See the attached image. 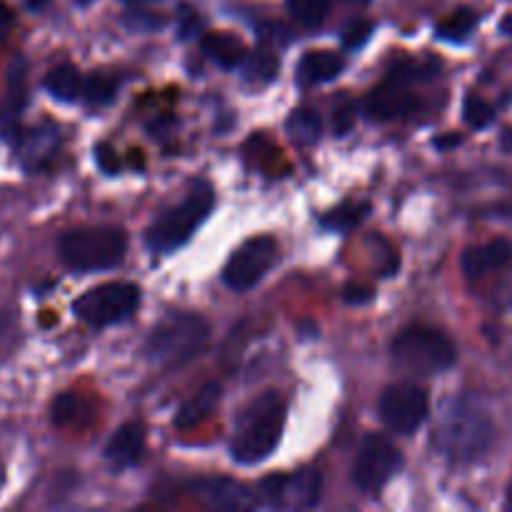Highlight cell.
<instances>
[{
  "label": "cell",
  "mask_w": 512,
  "mask_h": 512,
  "mask_svg": "<svg viewBox=\"0 0 512 512\" xmlns=\"http://www.w3.org/2000/svg\"><path fill=\"white\" fill-rule=\"evenodd\" d=\"M415 108H418V100L413 98V93H408L403 80L395 78L378 85V88L363 100L365 115H368L370 120H378V123L405 118V115L415 113Z\"/></svg>",
  "instance_id": "7c38bea8"
},
{
  "label": "cell",
  "mask_w": 512,
  "mask_h": 512,
  "mask_svg": "<svg viewBox=\"0 0 512 512\" xmlns=\"http://www.w3.org/2000/svg\"><path fill=\"white\" fill-rule=\"evenodd\" d=\"M285 428V403L278 393L268 390L245 408L235 425L230 455L240 465H258L273 455Z\"/></svg>",
  "instance_id": "6da1fadb"
},
{
  "label": "cell",
  "mask_w": 512,
  "mask_h": 512,
  "mask_svg": "<svg viewBox=\"0 0 512 512\" xmlns=\"http://www.w3.org/2000/svg\"><path fill=\"white\" fill-rule=\"evenodd\" d=\"M240 65H243L245 80H248V83H255V85L273 83L275 75H278V70H280L278 55L268 48H260V50H255V53L245 55V60Z\"/></svg>",
  "instance_id": "7402d4cb"
},
{
  "label": "cell",
  "mask_w": 512,
  "mask_h": 512,
  "mask_svg": "<svg viewBox=\"0 0 512 512\" xmlns=\"http://www.w3.org/2000/svg\"><path fill=\"white\" fill-rule=\"evenodd\" d=\"M200 48L208 55V60H213L215 65H220L225 70L238 68L245 60V55H248L243 40L230 33H208L200 40Z\"/></svg>",
  "instance_id": "e0dca14e"
},
{
  "label": "cell",
  "mask_w": 512,
  "mask_h": 512,
  "mask_svg": "<svg viewBox=\"0 0 512 512\" xmlns=\"http://www.w3.org/2000/svg\"><path fill=\"white\" fill-rule=\"evenodd\" d=\"M463 118L468 120L470 128H485V125L493 123L495 118L493 105L485 103V100L478 98V95H470L463 105Z\"/></svg>",
  "instance_id": "f1b7e54d"
},
{
  "label": "cell",
  "mask_w": 512,
  "mask_h": 512,
  "mask_svg": "<svg viewBox=\"0 0 512 512\" xmlns=\"http://www.w3.org/2000/svg\"><path fill=\"white\" fill-rule=\"evenodd\" d=\"M195 28H198V15H195L190 8H183V13H180V38L193 35Z\"/></svg>",
  "instance_id": "836d02e7"
},
{
  "label": "cell",
  "mask_w": 512,
  "mask_h": 512,
  "mask_svg": "<svg viewBox=\"0 0 512 512\" xmlns=\"http://www.w3.org/2000/svg\"><path fill=\"white\" fill-rule=\"evenodd\" d=\"M213 203L215 193L210 183L208 180H198L183 203L170 208L168 213H163L150 225L148 233H145V245L160 255H168L173 250L183 248L193 238L195 230L205 223V218L213 210Z\"/></svg>",
  "instance_id": "277c9868"
},
{
  "label": "cell",
  "mask_w": 512,
  "mask_h": 512,
  "mask_svg": "<svg viewBox=\"0 0 512 512\" xmlns=\"http://www.w3.org/2000/svg\"><path fill=\"white\" fill-rule=\"evenodd\" d=\"M83 95L90 105L95 108H103V105H110L118 95V83L108 75H93L88 83H83Z\"/></svg>",
  "instance_id": "83f0119b"
},
{
  "label": "cell",
  "mask_w": 512,
  "mask_h": 512,
  "mask_svg": "<svg viewBox=\"0 0 512 512\" xmlns=\"http://www.w3.org/2000/svg\"><path fill=\"white\" fill-rule=\"evenodd\" d=\"M193 493L203 498L210 508L218 510H253L258 505L253 490L228 478H208L193 483Z\"/></svg>",
  "instance_id": "4fadbf2b"
},
{
  "label": "cell",
  "mask_w": 512,
  "mask_h": 512,
  "mask_svg": "<svg viewBox=\"0 0 512 512\" xmlns=\"http://www.w3.org/2000/svg\"><path fill=\"white\" fill-rule=\"evenodd\" d=\"M493 440L495 428L490 418L468 400H455L445 408L438 435H435L440 453L448 455L455 463H473L483 458Z\"/></svg>",
  "instance_id": "7a4b0ae2"
},
{
  "label": "cell",
  "mask_w": 512,
  "mask_h": 512,
  "mask_svg": "<svg viewBox=\"0 0 512 512\" xmlns=\"http://www.w3.org/2000/svg\"><path fill=\"white\" fill-rule=\"evenodd\" d=\"M140 288L133 283H105L90 288L73 303L75 315L93 328L123 323L138 310Z\"/></svg>",
  "instance_id": "52a82bcc"
},
{
  "label": "cell",
  "mask_w": 512,
  "mask_h": 512,
  "mask_svg": "<svg viewBox=\"0 0 512 512\" xmlns=\"http://www.w3.org/2000/svg\"><path fill=\"white\" fill-rule=\"evenodd\" d=\"M95 160H98V168L103 170L105 175H115L120 170L118 155L113 153V148H110L108 143H100L98 148H95Z\"/></svg>",
  "instance_id": "1f68e13d"
},
{
  "label": "cell",
  "mask_w": 512,
  "mask_h": 512,
  "mask_svg": "<svg viewBox=\"0 0 512 512\" xmlns=\"http://www.w3.org/2000/svg\"><path fill=\"white\" fill-rule=\"evenodd\" d=\"M128 238L120 228H80L68 230L58 240V255L68 268L78 273H98L123 263Z\"/></svg>",
  "instance_id": "5b68a950"
},
{
  "label": "cell",
  "mask_w": 512,
  "mask_h": 512,
  "mask_svg": "<svg viewBox=\"0 0 512 512\" xmlns=\"http://www.w3.org/2000/svg\"><path fill=\"white\" fill-rule=\"evenodd\" d=\"M285 130H288L290 140L295 145H303V148H310L320 140L323 135V120L315 110L310 108H298L288 115V123H285Z\"/></svg>",
  "instance_id": "ffe728a7"
},
{
  "label": "cell",
  "mask_w": 512,
  "mask_h": 512,
  "mask_svg": "<svg viewBox=\"0 0 512 512\" xmlns=\"http://www.w3.org/2000/svg\"><path fill=\"white\" fill-rule=\"evenodd\" d=\"M285 3H288L290 15L308 28H318L330 8V0H285Z\"/></svg>",
  "instance_id": "4316f807"
},
{
  "label": "cell",
  "mask_w": 512,
  "mask_h": 512,
  "mask_svg": "<svg viewBox=\"0 0 512 512\" xmlns=\"http://www.w3.org/2000/svg\"><path fill=\"white\" fill-rule=\"evenodd\" d=\"M258 493L280 508L308 510L320 503L323 475L315 468H303L295 475H270L258 485Z\"/></svg>",
  "instance_id": "8fae6325"
},
{
  "label": "cell",
  "mask_w": 512,
  "mask_h": 512,
  "mask_svg": "<svg viewBox=\"0 0 512 512\" xmlns=\"http://www.w3.org/2000/svg\"><path fill=\"white\" fill-rule=\"evenodd\" d=\"M378 413L390 433L413 435L428 418V395L415 383L388 385L378 400Z\"/></svg>",
  "instance_id": "9c48e42d"
},
{
  "label": "cell",
  "mask_w": 512,
  "mask_h": 512,
  "mask_svg": "<svg viewBox=\"0 0 512 512\" xmlns=\"http://www.w3.org/2000/svg\"><path fill=\"white\" fill-rule=\"evenodd\" d=\"M25 75H28V63H25V58H13V63H10L8 68V98H5V115H8L10 120H18L20 110L25 108V100H28V95H25Z\"/></svg>",
  "instance_id": "603a6c76"
},
{
  "label": "cell",
  "mask_w": 512,
  "mask_h": 512,
  "mask_svg": "<svg viewBox=\"0 0 512 512\" xmlns=\"http://www.w3.org/2000/svg\"><path fill=\"white\" fill-rule=\"evenodd\" d=\"M275 255H278V243H275V238H270V235L250 238L248 243H243L235 250L233 258L225 265V285H228L230 290H235V293L255 288V285L263 280V275L270 270Z\"/></svg>",
  "instance_id": "30bf717a"
},
{
  "label": "cell",
  "mask_w": 512,
  "mask_h": 512,
  "mask_svg": "<svg viewBox=\"0 0 512 512\" xmlns=\"http://www.w3.org/2000/svg\"><path fill=\"white\" fill-rule=\"evenodd\" d=\"M393 363L398 368L408 370L415 375H440L453 368L455 345L440 330L428 328V325H410L390 345Z\"/></svg>",
  "instance_id": "8992f818"
},
{
  "label": "cell",
  "mask_w": 512,
  "mask_h": 512,
  "mask_svg": "<svg viewBox=\"0 0 512 512\" xmlns=\"http://www.w3.org/2000/svg\"><path fill=\"white\" fill-rule=\"evenodd\" d=\"M403 468V453L385 435H368L353 463V483L363 493H378Z\"/></svg>",
  "instance_id": "ba28073f"
},
{
  "label": "cell",
  "mask_w": 512,
  "mask_h": 512,
  "mask_svg": "<svg viewBox=\"0 0 512 512\" xmlns=\"http://www.w3.org/2000/svg\"><path fill=\"white\" fill-rule=\"evenodd\" d=\"M45 90L53 95L55 100H63V103H73L83 95V78H80V70L70 63L55 65L53 70L45 78Z\"/></svg>",
  "instance_id": "d6986e66"
},
{
  "label": "cell",
  "mask_w": 512,
  "mask_h": 512,
  "mask_svg": "<svg viewBox=\"0 0 512 512\" xmlns=\"http://www.w3.org/2000/svg\"><path fill=\"white\" fill-rule=\"evenodd\" d=\"M460 135H448V138H438L435 140V148H440V150H445V148H453V145H458L460 143Z\"/></svg>",
  "instance_id": "d590c367"
},
{
  "label": "cell",
  "mask_w": 512,
  "mask_h": 512,
  "mask_svg": "<svg viewBox=\"0 0 512 512\" xmlns=\"http://www.w3.org/2000/svg\"><path fill=\"white\" fill-rule=\"evenodd\" d=\"M348 3H358V5H365V3H368V0H348Z\"/></svg>",
  "instance_id": "ab89813d"
},
{
  "label": "cell",
  "mask_w": 512,
  "mask_h": 512,
  "mask_svg": "<svg viewBox=\"0 0 512 512\" xmlns=\"http://www.w3.org/2000/svg\"><path fill=\"white\" fill-rule=\"evenodd\" d=\"M210 338V325L200 315L170 313L148 335L145 355L158 368H180L190 363Z\"/></svg>",
  "instance_id": "3957f363"
},
{
  "label": "cell",
  "mask_w": 512,
  "mask_h": 512,
  "mask_svg": "<svg viewBox=\"0 0 512 512\" xmlns=\"http://www.w3.org/2000/svg\"><path fill=\"white\" fill-rule=\"evenodd\" d=\"M125 23H128V25H133V28H140V25H143V13L133 15V18H128V20H125ZM155 25H160V20L150 18V20H148V28H155Z\"/></svg>",
  "instance_id": "8d00e7d4"
},
{
  "label": "cell",
  "mask_w": 512,
  "mask_h": 512,
  "mask_svg": "<svg viewBox=\"0 0 512 512\" xmlns=\"http://www.w3.org/2000/svg\"><path fill=\"white\" fill-rule=\"evenodd\" d=\"M512 260V243L505 238H495L485 245H475V248H468L463 253V273L465 278L480 280L485 275L495 273V270L505 268Z\"/></svg>",
  "instance_id": "5bb4252c"
},
{
  "label": "cell",
  "mask_w": 512,
  "mask_h": 512,
  "mask_svg": "<svg viewBox=\"0 0 512 512\" xmlns=\"http://www.w3.org/2000/svg\"><path fill=\"white\" fill-rule=\"evenodd\" d=\"M220 400V385L218 383H208L178 410V418H175V428L180 430H190L195 428L198 423H203L210 413L215 410Z\"/></svg>",
  "instance_id": "ac0fdd59"
},
{
  "label": "cell",
  "mask_w": 512,
  "mask_h": 512,
  "mask_svg": "<svg viewBox=\"0 0 512 512\" xmlns=\"http://www.w3.org/2000/svg\"><path fill=\"white\" fill-rule=\"evenodd\" d=\"M345 68V60L338 53H328V50H318V53L303 55L298 65V80L300 85H320L330 83L338 78Z\"/></svg>",
  "instance_id": "2e32d148"
},
{
  "label": "cell",
  "mask_w": 512,
  "mask_h": 512,
  "mask_svg": "<svg viewBox=\"0 0 512 512\" xmlns=\"http://www.w3.org/2000/svg\"><path fill=\"white\" fill-rule=\"evenodd\" d=\"M88 415V408H85L83 400L78 395L63 393L55 398L53 403V423L60 425V428H70V425H80L83 418Z\"/></svg>",
  "instance_id": "484cf974"
},
{
  "label": "cell",
  "mask_w": 512,
  "mask_h": 512,
  "mask_svg": "<svg viewBox=\"0 0 512 512\" xmlns=\"http://www.w3.org/2000/svg\"><path fill=\"white\" fill-rule=\"evenodd\" d=\"M5 485V468H3V463H0V488H3Z\"/></svg>",
  "instance_id": "f35d334b"
},
{
  "label": "cell",
  "mask_w": 512,
  "mask_h": 512,
  "mask_svg": "<svg viewBox=\"0 0 512 512\" xmlns=\"http://www.w3.org/2000/svg\"><path fill=\"white\" fill-rule=\"evenodd\" d=\"M370 33H373V23H370V20H355V23H350L348 28H345L343 43L348 45V48H360V45L370 38Z\"/></svg>",
  "instance_id": "4dcf8cb0"
},
{
  "label": "cell",
  "mask_w": 512,
  "mask_h": 512,
  "mask_svg": "<svg viewBox=\"0 0 512 512\" xmlns=\"http://www.w3.org/2000/svg\"><path fill=\"white\" fill-rule=\"evenodd\" d=\"M128 3H145V0H128Z\"/></svg>",
  "instance_id": "60d3db41"
},
{
  "label": "cell",
  "mask_w": 512,
  "mask_h": 512,
  "mask_svg": "<svg viewBox=\"0 0 512 512\" xmlns=\"http://www.w3.org/2000/svg\"><path fill=\"white\" fill-rule=\"evenodd\" d=\"M373 288H368V285H348L345 288V300L348 303H355V305H363V303H370L373 300Z\"/></svg>",
  "instance_id": "d6a6232c"
},
{
  "label": "cell",
  "mask_w": 512,
  "mask_h": 512,
  "mask_svg": "<svg viewBox=\"0 0 512 512\" xmlns=\"http://www.w3.org/2000/svg\"><path fill=\"white\" fill-rule=\"evenodd\" d=\"M10 28H13V10L5 3H0V40L8 38Z\"/></svg>",
  "instance_id": "e575fe53"
},
{
  "label": "cell",
  "mask_w": 512,
  "mask_h": 512,
  "mask_svg": "<svg viewBox=\"0 0 512 512\" xmlns=\"http://www.w3.org/2000/svg\"><path fill=\"white\" fill-rule=\"evenodd\" d=\"M45 5H48V0H28L30 10H40V8H45Z\"/></svg>",
  "instance_id": "74e56055"
},
{
  "label": "cell",
  "mask_w": 512,
  "mask_h": 512,
  "mask_svg": "<svg viewBox=\"0 0 512 512\" xmlns=\"http://www.w3.org/2000/svg\"><path fill=\"white\" fill-rule=\"evenodd\" d=\"M370 213L368 203H345L340 208L330 210L328 215L323 218V225L330 230H338V233H348V230L358 228Z\"/></svg>",
  "instance_id": "cb8c5ba5"
},
{
  "label": "cell",
  "mask_w": 512,
  "mask_h": 512,
  "mask_svg": "<svg viewBox=\"0 0 512 512\" xmlns=\"http://www.w3.org/2000/svg\"><path fill=\"white\" fill-rule=\"evenodd\" d=\"M475 25H478V15L468 8H460L438 25V35L445 40H453V43H460V40L473 33Z\"/></svg>",
  "instance_id": "d4e9b609"
},
{
  "label": "cell",
  "mask_w": 512,
  "mask_h": 512,
  "mask_svg": "<svg viewBox=\"0 0 512 512\" xmlns=\"http://www.w3.org/2000/svg\"><path fill=\"white\" fill-rule=\"evenodd\" d=\"M355 125V103L348 98V95H340L333 105V130L338 138H345V135L353 130Z\"/></svg>",
  "instance_id": "f546056e"
},
{
  "label": "cell",
  "mask_w": 512,
  "mask_h": 512,
  "mask_svg": "<svg viewBox=\"0 0 512 512\" xmlns=\"http://www.w3.org/2000/svg\"><path fill=\"white\" fill-rule=\"evenodd\" d=\"M145 453V428L143 423H125L105 445V460L110 468L125 470L140 463Z\"/></svg>",
  "instance_id": "9a60e30c"
},
{
  "label": "cell",
  "mask_w": 512,
  "mask_h": 512,
  "mask_svg": "<svg viewBox=\"0 0 512 512\" xmlns=\"http://www.w3.org/2000/svg\"><path fill=\"white\" fill-rule=\"evenodd\" d=\"M55 145H58V128L33 130L25 135L23 145H20V158H23L25 168H40L53 155Z\"/></svg>",
  "instance_id": "44dd1931"
}]
</instances>
